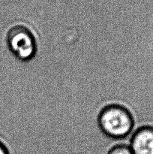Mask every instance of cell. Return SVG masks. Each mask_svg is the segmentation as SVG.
Masks as SVG:
<instances>
[{
	"label": "cell",
	"instance_id": "obj_1",
	"mask_svg": "<svg viewBox=\"0 0 153 154\" xmlns=\"http://www.w3.org/2000/svg\"><path fill=\"white\" fill-rule=\"evenodd\" d=\"M101 130L114 138H125L136 130L130 113L119 105H109L102 109L98 117Z\"/></svg>",
	"mask_w": 153,
	"mask_h": 154
},
{
	"label": "cell",
	"instance_id": "obj_2",
	"mask_svg": "<svg viewBox=\"0 0 153 154\" xmlns=\"http://www.w3.org/2000/svg\"><path fill=\"white\" fill-rule=\"evenodd\" d=\"M7 45L10 52L19 60H30L35 54L34 35L26 26L20 23L12 25L8 31Z\"/></svg>",
	"mask_w": 153,
	"mask_h": 154
},
{
	"label": "cell",
	"instance_id": "obj_3",
	"mask_svg": "<svg viewBox=\"0 0 153 154\" xmlns=\"http://www.w3.org/2000/svg\"><path fill=\"white\" fill-rule=\"evenodd\" d=\"M133 154H153V127L143 126L138 128L130 138Z\"/></svg>",
	"mask_w": 153,
	"mask_h": 154
},
{
	"label": "cell",
	"instance_id": "obj_4",
	"mask_svg": "<svg viewBox=\"0 0 153 154\" xmlns=\"http://www.w3.org/2000/svg\"><path fill=\"white\" fill-rule=\"evenodd\" d=\"M108 154H133L128 145H117L112 147Z\"/></svg>",
	"mask_w": 153,
	"mask_h": 154
},
{
	"label": "cell",
	"instance_id": "obj_5",
	"mask_svg": "<svg viewBox=\"0 0 153 154\" xmlns=\"http://www.w3.org/2000/svg\"><path fill=\"white\" fill-rule=\"evenodd\" d=\"M0 154H9L4 144L0 142Z\"/></svg>",
	"mask_w": 153,
	"mask_h": 154
}]
</instances>
